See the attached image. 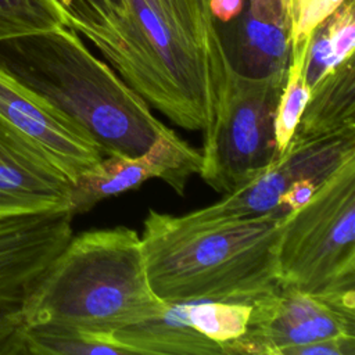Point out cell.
<instances>
[{
  "label": "cell",
  "instance_id": "cell-1",
  "mask_svg": "<svg viewBox=\"0 0 355 355\" xmlns=\"http://www.w3.org/2000/svg\"><path fill=\"white\" fill-rule=\"evenodd\" d=\"M68 28L150 107L211 136L229 61L202 0H116Z\"/></svg>",
  "mask_w": 355,
  "mask_h": 355
},
{
  "label": "cell",
  "instance_id": "cell-2",
  "mask_svg": "<svg viewBox=\"0 0 355 355\" xmlns=\"http://www.w3.org/2000/svg\"><path fill=\"white\" fill-rule=\"evenodd\" d=\"M287 208L254 218L196 219L150 209L141 250L151 291L164 302L252 305L280 286L277 248Z\"/></svg>",
  "mask_w": 355,
  "mask_h": 355
},
{
  "label": "cell",
  "instance_id": "cell-3",
  "mask_svg": "<svg viewBox=\"0 0 355 355\" xmlns=\"http://www.w3.org/2000/svg\"><path fill=\"white\" fill-rule=\"evenodd\" d=\"M0 67L73 121L104 155H139L176 135L68 26L0 42Z\"/></svg>",
  "mask_w": 355,
  "mask_h": 355
},
{
  "label": "cell",
  "instance_id": "cell-4",
  "mask_svg": "<svg viewBox=\"0 0 355 355\" xmlns=\"http://www.w3.org/2000/svg\"><path fill=\"white\" fill-rule=\"evenodd\" d=\"M166 306L150 288L140 236L119 225L72 236L31 290L24 320L112 333Z\"/></svg>",
  "mask_w": 355,
  "mask_h": 355
},
{
  "label": "cell",
  "instance_id": "cell-5",
  "mask_svg": "<svg viewBox=\"0 0 355 355\" xmlns=\"http://www.w3.org/2000/svg\"><path fill=\"white\" fill-rule=\"evenodd\" d=\"M277 263L282 284L318 295L355 293V151L286 216Z\"/></svg>",
  "mask_w": 355,
  "mask_h": 355
},
{
  "label": "cell",
  "instance_id": "cell-6",
  "mask_svg": "<svg viewBox=\"0 0 355 355\" xmlns=\"http://www.w3.org/2000/svg\"><path fill=\"white\" fill-rule=\"evenodd\" d=\"M284 80L286 75L247 78L229 64L198 173L215 191L236 190L276 158L275 115Z\"/></svg>",
  "mask_w": 355,
  "mask_h": 355
},
{
  "label": "cell",
  "instance_id": "cell-7",
  "mask_svg": "<svg viewBox=\"0 0 355 355\" xmlns=\"http://www.w3.org/2000/svg\"><path fill=\"white\" fill-rule=\"evenodd\" d=\"M69 209L0 218V355H24L25 301L72 237Z\"/></svg>",
  "mask_w": 355,
  "mask_h": 355
},
{
  "label": "cell",
  "instance_id": "cell-8",
  "mask_svg": "<svg viewBox=\"0 0 355 355\" xmlns=\"http://www.w3.org/2000/svg\"><path fill=\"white\" fill-rule=\"evenodd\" d=\"M337 336H355V293L318 295L282 284L251 305L245 333L223 345V354L283 355Z\"/></svg>",
  "mask_w": 355,
  "mask_h": 355
},
{
  "label": "cell",
  "instance_id": "cell-9",
  "mask_svg": "<svg viewBox=\"0 0 355 355\" xmlns=\"http://www.w3.org/2000/svg\"><path fill=\"white\" fill-rule=\"evenodd\" d=\"M355 151V133L334 135L306 141L293 140L257 176L211 205L189 212L196 219L254 218L284 208L280 197L288 184L301 178L322 184Z\"/></svg>",
  "mask_w": 355,
  "mask_h": 355
},
{
  "label": "cell",
  "instance_id": "cell-10",
  "mask_svg": "<svg viewBox=\"0 0 355 355\" xmlns=\"http://www.w3.org/2000/svg\"><path fill=\"white\" fill-rule=\"evenodd\" d=\"M0 118L44 154L73 184L103 157L73 121L0 67Z\"/></svg>",
  "mask_w": 355,
  "mask_h": 355
},
{
  "label": "cell",
  "instance_id": "cell-11",
  "mask_svg": "<svg viewBox=\"0 0 355 355\" xmlns=\"http://www.w3.org/2000/svg\"><path fill=\"white\" fill-rule=\"evenodd\" d=\"M200 169L201 151L178 135L161 137L139 155L101 157L72 184L69 209L73 215L87 212L97 202L135 190L151 178L162 179L182 194L187 179Z\"/></svg>",
  "mask_w": 355,
  "mask_h": 355
},
{
  "label": "cell",
  "instance_id": "cell-12",
  "mask_svg": "<svg viewBox=\"0 0 355 355\" xmlns=\"http://www.w3.org/2000/svg\"><path fill=\"white\" fill-rule=\"evenodd\" d=\"M71 194L69 179L0 118V218L69 209Z\"/></svg>",
  "mask_w": 355,
  "mask_h": 355
},
{
  "label": "cell",
  "instance_id": "cell-13",
  "mask_svg": "<svg viewBox=\"0 0 355 355\" xmlns=\"http://www.w3.org/2000/svg\"><path fill=\"white\" fill-rule=\"evenodd\" d=\"M232 21L227 32H219L230 67L247 78L286 75L291 55L293 1L248 0Z\"/></svg>",
  "mask_w": 355,
  "mask_h": 355
},
{
  "label": "cell",
  "instance_id": "cell-14",
  "mask_svg": "<svg viewBox=\"0 0 355 355\" xmlns=\"http://www.w3.org/2000/svg\"><path fill=\"white\" fill-rule=\"evenodd\" d=\"M355 133L354 55L327 72L312 89L293 140Z\"/></svg>",
  "mask_w": 355,
  "mask_h": 355
},
{
  "label": "cell",
  "instance_id": "cell-15",
  "mask_svg": "<svg viewBox=\"0 0 355 355\" xmlns=\"http://www.w3.org/2000/svg\"><path fill=\"white\" fill-rule=\"evenodd\" d=\"M112 337L132 354L220 355L222 347L186 324L176 305L168 304L161 315L121 327Z\"/></svg>",
  "mask_w": 355,
  "mask_h": 355
},
{
  "label": "cell",
  "instance_id": "cell-16",
  "mask_svg": "<svg viewBox=\"0 0 355 355\" xmlns=\"http://www.w3.org/2000/svg\"><path fill=\"white\" fill-rule=\"evenodd\" d=\"M129 355L112 333L92 331L58 324L28 326L24 334V355Z\"/></svg>",
  "mask_w": 355,
  "mask_h": 355
},
{
  "label": "cell",
  "instance_id": "cell-17",
  "mask_svg": "<svg viewBox=\"0 0 355 355\" xmlns=\"http://www.w3.org/2000/svg\"><path fill=\"white\" fill-rule=\"evenodd\" d=\"M173 304L186 324L218 343L222 349L245 333L251 315V305L240 302L200 300Z\"/></svg>",
  "mask_w": 355,
  "mask_h": 355
},
{
  "label": "cell",
  "instance_id": "cell-18",
  "mask_svg": "<svg viewBox=\"0 0 355 355\" xmlns=\"http://www.w3.org/2000/svg\"><path fill=\"white\" fill-rule=\"evenodd\" d=\"M309 37L291 46V55L286 72V80L279 96L275 115L276 157L282 155L286 151L288 143L294 136L305 104L309 98L311 87L306 83L304 71Z\"/></svg>",
  "mask_w": 355,
  "mask_h": 355
},
{
  "label": "cell",
  "instance_id": "cell-19",
  "mask_svg": "<svg viewBox=\"0 0 355 355\" xmlns=\"http://www.w3.org/2000/svg\"><path fill=\"white\" fill-rule=\"evenodd\" d=\"M68 22L69 10L58 0H0V42Z\"/></svg>",
  "mask_w": 355,
  "mask_h": 355
},
{
  "label": "cell",
  "instance_id": "cell-20",
  "mask_svg": "<svg viewBox=\"0 0 355 355\" xmlns=\"http://www.w3.org/2000/svg\"><path fill=\"white\" fill-rule=\"evenodd\" d=\"M337 8L331 0H295L293 8L291 46L308 39Z\"/></svg>",
  "mask_w": 355,
  "mask_h": 355
},
{
  "label": "cell",
  "instance_id": "cell-21",
  "mask_svg": "<svg viewBox=\"0 0 355 355\" xmlns=\"http://www.w3.org/2000/svg\"><path fill=\"white\" fill-rule=\"evenodd\" d=\"M283 355H355V336H337L291 347Z\"/></svg>",
  "mask_w": 355,
  "mask_h": 355
},
{
  "label": "cell",
  "instance_id": "cell-22",
  "mask_svg": "<svg viewBox=\"0 0 355 355\" xmlns=\"http://www.w3.org/2000/svg\"><path fill=\"white\" fill-rule=\"evenodd\" d=\"M318 183L309 178H301L293 180L286 191L280 197V205L287 208L290 212L297 211L313 196L318 189Z\"/></svg>",
  "mask_w": 355,
  "mask_h": 355
},
{
  "label": "cell",
  "instance_id": "cell-23",
  "mask_svg": "<svg viewBox=\"0 0 355 355\" xmlns=\"http://www.w3.org/2000/svg\"><path fill=\"white\" fill-rule=\"evenodd\" d=\"M244 7V0H208V8L214 21L229 22L236 18Z\"/></svg>",
  "mask_w": 355,
  "mask_h": 355
},
{
  "label": "cell",
  "instance_id": "cell-24",
  "mask_svg": "<svg viewBox=\"0 0 355 355\" xmlns=\"http://www.w3.org/2000/svg\"><path fill=\"white\" fill-rule=\"evenodd\" d=\"M69 1V21L76 17L87 15L101 11L116 0H68ZM69 24V22H68Z\"/></svg>",
  "mask_w": 355,
  "mask_h": 355
},
{
  "label": "cell",
  "instance_id": "cell-25",
  "mask_svg": "<svg viewBox=\"0 0 355 355\" xmlns=\"http://www.w3.org/2000/svg\"><path fill=\"white\" fill-rule=\"evenodd\" d=\"M331 1H333V3H334L337 7H340V6H341V4H343L345 0H331Z\"/></svg>",
  "mask_w": 355,
  "mask_h": 355
},
{
  "label": "cell",
  "instance_id": "cell-26",
  "mask_svg": "<svg viewBox=\"0 0 355 355\" xmlns=\"http://www.w3.org/2000/svg\"><path fill=\"white\" fill-rule=\"evenodd\" d=\"M58 1H60V3H62V4L69 10V1H68V0H58Z\"/></svg>",
  "mask_w": 355,
  "mask_h": 355
},
{
  "label": "cell",
  "instance_id": "cell-27",
  "mask_svg": "<svg viewBox=\"0 0 355 355\" xmlns=\"http://www.w3.org/2000/svg\"><path fill=\"white\" fill-rule=\"evenodd\" d=\"M202 3H204L207 7H208V0H202Z\"/></svg>",
  "mask_w": 355,
  "mask_h": 355
},
{
  "label": "cell",
  "instance_id": "cell-28",
  "mask_svg": "<svg viewBox=\"0 0 355 355\" xmlns=\"http://www.w3.org/2000/svg\"><path fill=\"white\" fill-rule=\"evenodd\" d=\"M291 1H293V8H294V1H295V0H291Z\"/></svg>",
  "mask_w": 355,
  "mask_h": 355
}]
</instances>
